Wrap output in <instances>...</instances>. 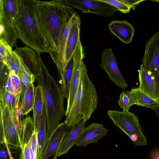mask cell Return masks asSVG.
<instances>
[{"label": "cell", "instance_id": "6da1fadb", "mask_svg": "<svg viewBox=\"0 0 159 159\" xmlns=\"http://www.w3.org/2000/svg\"><path fill=\"white\" fill-rule=\"evenodd\" d=\"M34 14L49 46L48 53L54 62L66 24L77 13L64 0H32Z\"/></svg>", "mask_w": 159, "mask_h": 159}, {"label": "cell", "instance_id": "7a4b0ae2", "mask_svg": "<svg viewBox=\"0 0 159 159\" xmlns=\"http://www.w3.org/2000/svg\"><path fill=\"white\" fill-rule=\"evenodd\" d=\"M40 69L35 76L38 85L41 87L46 119L48 138L59 124L65 114V98L61 88L49 73L40 55H38Z\"/></svg>", "mask_w": 159, "mask_h": 159}, {"label": "cell", "instance_id": "3957f363", "mask_svg": "<svg viewBox=\"0 0 159 159\" xmlns=\"http://www.w3.org/2000/svg\"><path fill=\"white\" fill-rule=\"evenodd\" d=\"M16 2L14 23L18 39L34 50L38 55L48 53V44L35 19L32 0H16Z\"/></svg>", "mask_w": 159, "mask_h": 159}, {"label": "cell", "instance_id": "277c9868", "mask_svg": "<svg viewBox=\"0 0 159 159\" xmlns=\"http://www.w3.org/2000/svg\"><path fill=\"white\" fill-rule=\"evenodd\" d=\"M98 101L96 87L88 76L83 60L79 84L72 106L64 122L67 127L70 129L82 120L86 122L96 109Z\"/></svg>", "mask_w": 159, "mask_h": 159}, {"label": "cell", "instance_id": "5b68a950", "mask_svg": "<svg viewBox=\"0 0 159 159\" xmlns=\"http://www.w3.org/2000/svg\"><path fill=\"white\" fill-rule=\"evenodd\" d=\"M0 144L5 146L6 143L9 148L21 150V115L18 109L13 112L6 107L0 106Z\"/></svg>", "mask_w": 159, "mask_h": 159}, {"label": "cell", "instance_id": "8992f818", "mask_svg": "<svg viewBox=\"0 0 159 159\" xmlns=\"http://www.w3.org/2000/svg\"><path fill=\"white\" fill-rule=\"evenodd\" d=\"M107 115L115 125L124 131L137 146L147 144V137L143 134L137 115L129 111L108 110Z\"/></svg>", "mask_w": 159, "mask_h": 159}, {"label": "cell", "instance_id": "52a82bcc", "mask_svg": "<svg viewBox=\"0 0 159 159\" xmlns=\"http://www.w3.org/2000/svg\"><path fill=\"white\" fill-rule=\"evenodd\" d=\"M141 66L151 76L159 93V31L146 41Z\"/></svg>", "mask_w": 159, "mask_h": 159}, {"label": "cell", "instance_id": "ba28073f", "mask_svg": "<svg viewBox=\"0 0 159 159\" xmlns=\"http://www.w3.org/2000/svg\"><path fill=\"white\" fill-rule=\"evenodd\" d=\"M65 3L72 8L77 9L84 13H92L104 17H110L118 9L101 0H64Z\"/></svg>", "mask_w": 159, "mask_h": 159}, {"label": "cell", "instance_id": "9c48e42d", "mask_svg": "<svg viewBox=\"0 0 159 159\" xmlns=\"http://www.w3.org/2000/svg\"><path fill=\"white\" fill-rule=\"evenodd\" d=\"M100 66L107 74L108 77L116 86L125 89L128 87L117 66L116 57L111 48L104 49L101 56Z\"/></svg>", "mask_w": 159, "mask_h": 159}, {"label": "cell", "instance_id": "30bf717a", "mask_svg": "<svg viewBox=\"0 0 159 159\" xmlns=\"http://www.w3.org/2000/svg\"><path fill=\"white\" fill-rule=\"evenodd\" d=\"M84 56V48L80 40L72 57L73 62V73L69 98L67 101V107L65 114L66 116L68 113L72 106L79 84L81 63L83 60Z\"/></svg>", "mask_w": 159, "mask_h": 159}, {"label": "cell", "instance_id": "8fae6325", "mask_svg": "<svg viewBox=\"0 0 159 159\" xmlns=\"http://www.w3.org/2000/svg\"><path fill=\"white\" fill-rule=\"evenodd\" d=\"M14 19L15 18L8 14L0 4V39L4 41L12 48L18 47V35Z\"/></svg>", "mask_w": 159, "mask_h": 159}, {"label": "cell", "instance_id": "7c38bea8", "mask_svg": "<svg viewBox=\"0 0 159 159\" xmlns=\"http://www.w3.org/2000/svg\"><path fill=\"white\" fill-rule=\"evenodd\" d=\"M68 129L64 122L59 123L48 138L45 149L39 159H47L58 152Z\"/></svg>", "mask_w": 159, "mask_h": 159}, {"label": "cell", "instance_id": "4fadbf2b", "mask_svg": "<svg viewBox=\"0 0 159 159\" xmlns=\"http://www.w3.org/2000/svg\"><path fill=\"white\" fill-rule=\"evenodd\" d=\"M108 130L101 124L93 122L84 128L81 132L76 146L85 147L88 144L97 142L107 134Z\"/></svg>", "mask_w": 159, "mask_h": 159}, {"label": "cell", "instance_id": "5bb4252c", "mask_svg": "<svg viewBox=\"0 0 159 159\" xmlns=\"http://www.w3.org/2000/svg\"><path fill=\"white\" fill-rule=\"evenodd\" d=\"M108 28L110 31L122 42L128 44L132 41L134 34V29L128 21H112L108 25Z\"/></svg>", "mask_w": 159, "mask_h": 159}, {"label": "cell", "instance_id": "9a60e30c", "mask_svg": "<svg viewBox=\"0 0 159 159\" xmlns=\"http://www.w3.org/2000/svg\"><path fill=\"white\" fill-rule=\"evenodd\" d=\"M81 20L77 14L74 17L67 43L65 66L72 58L80 39Z\"/></svg>", "mask_w": 159, "mask_h": 159}, {"label": "cell", "instance_id": "2e32d148", "mask_svg": "<svg viewBox=\"0 0 159 159\" xmlns=\"http://www.w3.org/2000/svg\"><path fill=\"white\" fill-rule=\"evenodd\" d=\"M14 51L35 77L40 69L39 58L35 51L26 45L23 47H17Z\"/></svg>", "mask_w": 159, "mask_h": 159}, {"label": "cell", "instance_id": "e0dca14e", "mask_svg": "<svg viewBox=\"0 0 159 159\" xmlns=\"http://www.w3.org/2000/svg\"><path fill=\"white\" fill-rule=\"evenodd\" d=\"M86 122L82 120L72 128L66 134L60 145L57 153V157L67 154L69 150L76 144Z\"/></svg>", "mask_w": 159, "mask_h": 159}, {"label": "cell", "instance_id": "ac0fdd59", "mask_svg": "<svg viewBox=\"0 0 159 159\" xmlns=\"http://www.w3.org/2000/svg\"><path fill=\"white\" fill-rule=\"evenodd\" d=\"M138 71L139 87L140 90L153 98L159 101V93L151 76L141 66Z\"/></svg>", "mask_w": 159, "mask_h": 159}, {"label": "cell", "instance_id": "d6986e66", "mask_svg": "<svg viewBox=\"0 0 159 159\" xmlns=\"http://www.w3.org/2000/svg\"><path fill=\"white\" fill-rule=\"evenodd\" d=\"M43 101L42 88L38 85L35 88V98L33 107V122L34 131L38 133L42 119Z\"/></svg>", "mask_w": 159, "mask_h": 159}, {"label": "cell", "instance_id": "ffe728a7", "mask_svg": "<svg viewBox=\"0 0 159 159\" xmlns=\"http://www.w3.org/2000/svg\"><path fill=\"white\" fill-rule=\"evenodd\" d=\"M7 63L11 70L14 72L19 78L26 72L30 71L11 47L7 56Z\"/></svg>", "mask_w": 159, "mask_h": 159}, {"label": "cell", "instance_id": "44dd1931", "mask_svg": "<svg viewBox=\"0 0 159 159\" xmlns=\"http://www.w3.org/2000/svg\"><path fill=\"white\" fill-rule=\"evenodd\" d=\"M73 62L72 58L65 68L62 73L59 76L60 79L59 82L61 84V89L65 98L67 101L69 95L70 85L73 73Z\"/></svg>", "mask_w": 159, "mask_h": 159}, {"label": "cell", "instance_id": "7402d4cb", "mask_svg": "<svg viewBox=\"0 0 159 159\" xmlns=\"http://www.w3.org/2000/svg\"><path fill=\"white\" fill-rule=\"evenodd\" d=\"M136 101V104L152 110L159 107V101L157 100L140 90L139 87L132 89Z\"/></svg>", "mask_w": 159, "mask_h": 159}, {"label": "cell", "instance_id": "603a6c76", "mask_svg": "<svg viewBox=\"0 0 159 159\" xmlns=\"http://www.w3.org/2000/svg\"><path fill=\"white\" fill-rule=\"evenodd\" d=\"M48 139L46 129V112L43 105L42 119L37 134L38 146L37 159H39L43 151Z\"/></svg>", "mask_w": 159, "mask_h": 159}, {"label": "cell", "instance_id": "cb8c5ba5", "mask_svg": "<svg viewBox=\"0 0 159 159\" xmlns=\"http://www.w3.org/2000/svg\"><path fill=\"white\" fill-rule=\"evenodd\" d=\"M20 96L8 92L5 89H0V106L6 107L11 111L16 112Z\"/></svg>", "mask_w": 159, "mask_h": 159}, {"label": "cell", "instance_id": "d4e9b609", "mask_svg": "<svg viewBox=\"0 0 159 159\" xmlns=\"http://www.w3.org/2000/svg\"><path fill=\"white\" fill-rule=\"evenodd\" d=\"M34 131V125L32 118L28 116L24 118L22 120L21 133L22 148L31 139Z\"/></svg>", "mask_w": 159, "mask_h": 159}, {"label": "cell", "instance_id": "484cf974", "mask_svg": "<svg viewBox=\"0 0 159 159\" xmlns=\"http://www.w3.org/2000/svg\"><path fill=\"white\" fill-rule=\"evenodd\" d=\"M33 82L31 83L26 90L21 108L23 116H27L34 107L35 87Z\"/></svg>", "mask_w": 159, "mask_h": 159}, {"label": "cell", "instance_id": "4316f807", "mask_svg": "<svg viewBox=\"0 0 159 159\" xmlns=\"http://www.w3.org/2000/svg\"><path fill=\"white\" fill-rule=\"evenodd\" d=\"M118 104L124 111H129L130 107L136 104V101L131 91H123L120 94Z\"/></svg>", "mask_w": 159, "mask_h": 159}, {"label": "cell", "instance_id": "83f0119b", "mask_svg": "<svg viewBox=\"0 0 159 159\" xmlns=\"http://www.w3.org/2000/svg\"><path fill=\"white\" fill-rule=\"evenodd\" d=\"M22 88L20 96L21 105L22 104L27 89L31 83L35 81V77L30 71H28L23 74L19 78Z\"/></svg>", "mask_w": 159, "mask_h": 159}, {"label": "cell", "instance_id": "f1b7e54d", "mask_svg": "<svg viewBox=\"0 0 159 159\" xmlns=\"http://www.w3.org/2000/svg\"><path fill=\"white\" fill-rule=\"evenodd\" d=\"M0 88L5 89L11 70L6 64L0 62Z\"/></svg>", "mask_w": 159, "mask_h": 159}, {"label": "cell", "instance_id": "f546056e", "mask_svg": "<svg viewBox=\"0 0 159 159\" xmlns=\"http://www.w3.org/2000/svg\"><path fill=\"white\" fill-rule=\"evenodd\" d=\"M107 2L116 8L118 11L124 14L129 12L131 7L124 0H101Z\"/></svg>", "mask_w": 159, "mask_h": 159}, {"label": "cell", "instance_id": "4dcf8cb0", "mask_svg": "<svg viewBox=\"0 0 159 159\" xmlns=\"http://www.w3.org/2000/svg\"><path fill=\"white\" fill-rule=\"evenodd\" d=\"M11 83L14 94L21 96L22 88L20 80L14 72L11 71L10 74Z\"/></svg>", "mask_w": 159, "mask_h": 159}, {"label": "cell", "instance_id": "1f68e13d", "mask_svg": "<svg viewBox=\"0 0 159 159\" xmlns=\"http://www.w3.org/2000/svg\"><path fill=\"white\" fill-rule=\"evenodd\" d=\"M10 47H11L4 41L2 39H0V62L7 64V56L9 49Z\"/></svg>", "mask_w": 159, "mask_h": 159}, {"label": "cell", "instance_id": "d6a6232c", "mask_svg": "<svg viewBox=\"0 0 159 159\" xmlns=\"http://www.w3.org/2000/svg\"><path fill=\"white\" fill-rule=\"evenodd\" d=\"M31 139L21 149L20 159H31L30 152L31 149Z\"/></svg>", "mask_w": 159, "mask_h": 159}, {"label": "cell", "instance_id": "836d02e7", "mask_svg": "<svg viewBox=\"0 0 159 159\" xmlns=\"http://www.w3.org/2000/svg\"><path fill=\"white\" fill-rule=\"evenodd\" d=\"M37 134L38 133L34 131L31 138L32 141L31 148L37 153L38 146Z\"/></svg>", "mask_w": 159, "mask_h": 159}, {"label": "cell", "instance_id": "e575fe53", "mask_svg": "<svg viewBox=\"0 0 159 159\" xmlns=\"http://www.w3.org/2000/svg\"><path fill=\"white\" fill-rule=\"evenodd\" d=\"M125 2L131 8L134 10L136 9V5H138L141 2L144 1V0H124Z\"/></svg>", "mask_w": 159, "mask_h": 159}, {"label": "cell", "instance_id": "d590c367", "mask_svg": "<svg viewBox=\"0 0 159 159\" xmlns=\"http://www.w3.org/2000/svg\"><path fill=\"white\" fill-rule=\"evenodd\" d=\"M0 159H10L9 152L6 149V150L3 149L1 146L0 150Z\"/></svg>", "mask_w": 159, "mask_h": 159}, {"label": "cell", "instance_id": "8d00e7d4", "mask_svg": "<svg viewBox=\"0 0 159 159\" xmlns=\"http://www.w3.org/2000/svg\"><path fill=\"white\" fill-rule=\"evenodd\" d=\"M150 159H159V149L152 150L150 155Z\"/></svg>", "mask_w": 159, "mask_h": 159}, {"label": "cell", "instance_id": "74e56055", "mask_svg": "<svg viewBox=\"0 0 159 159\" xmlns=\"http://www.w3.org/2000/svg\"><path fill=\"white\" fill-rule=\"evenodd\" d=\"M5 89L7 91L14 94V92L11 86L10 75L6 84Z\"/></svg>", "mask_w": 159, "mask_h": 159}, {"label": "cell", "instance_id": "f35d334b", "mask_svg": "<svg viewBox=\"0 0 159 159\" xmlns=\"http://www.w3.org/2000/svg\"><path fill=\"white\" fill-rule=\"evenodd\" d=\"M5 146L9 152L10 156V159H13V157L11 156V153L10 151V150L9 149V148L7 143H5Z\"/></svg>", "mask_w": 159, "mask_h": 159}, {"label": "cell", "instance_id": "ab89813d", "mask_svg": "<svg viewBox=\"0 0 159 159\" xmlns=\"http://www.w3.org/2000/svg\"><path fill=\"white\" fill-rule=\"evenodd\" d=\"M156 113L157 116L159 119V107L155 108L152 110Z\"/></svg>", "mask_w": 159, "mask_h": 159}, {"label": "cell", "instance_id": "60d3db41", "mask_svg": "<svg viewBox=\"0 0 159 159\" xmlns=\"http://www.w3.org/2000/svg\"><path fill=\"white\" fill-rule=\"evenodd\" d=\"M57 157V153H56L55 155V156L53 159H56L57 157Z\"/></svg>", "mask_w": 159, "mask_h": 159}, {"label": "cell", "instance_id": "b9f144b4", "mask_svg": "<svg viewBox=\"0 0 159 159\" xmlns=\"http://www.w3.org/2000/svg\"><path fill=\"white\" fill-rule=\"evenodd\" d=\"M151 1H153V2H159V0H152Z\"/></svg>", "mask_w": 159, "mask_h": 159}]
</instances>
